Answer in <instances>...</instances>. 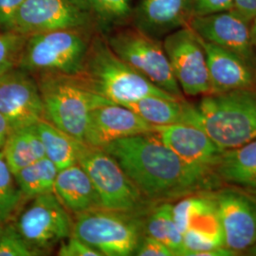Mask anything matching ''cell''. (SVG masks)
<instances>
[{
	"instance_id": "obj_1",
	"label": "cell",
	"mask_w": 256,
	"mask_h": 256,
	"mask_svg": "<svg viewBox=\"0 0 256 256\" xmlns=\"http://www.w3.org/2000/svg\"><path fill=\"white\" fill-rule=\"evenodd\" d=\"M112 156L142 196L154 204L220 187L218 176L187 164L154 132L120 138L101 147Z\"/></svg>"
},
{
	"instance_id": "obj_2",
	"label": "cell",
	"mask_w": 256,
	"mask_h": 256,
	"mask_svg": "<svg viewBox=\"0 0 256 256\" xmlns=\"http://www.w3.org/2000/svg\"><path fill=\"white\" fill-rule=\"evenodd\" d=\"M183 124L200 128L223 150L256 140V92L243 88L210 93L198 104H186Z\"/></svg>"
},
{
	"instance_id": "obj_3",
	"label": "cell",
	"mask_w": 256,
	"mask_h": 256,
	"mask_svg": "<svg viewBox=\"0 0 256 256\" xmlns=\"http://www.w3.org/2000/svg\"><path fill=\"white\" fill-rule=\"evenodd\" d=\"M72 77L86 90L122 106L147 96L176 98L124 62L101 34H92L82 68Z\"/></svg>"
},
{
	"instance_id": "obj_4",
	"label": "cell",
	"mask_w": 256,
	"mask_h": 256,
	"mask_svg": "<svg viewBox=\"0 0 256 256\" xmlns=\"http://www.w3.org/2000/svg\"><path fill=\"white\" fill-rule=\"evenodd\" d=\"M92 28H64L27 37L18 68L39 76H74L82 68Z\"/></svg>"
},
{
	"instance_id": "obj_5",
	"label": "cell",
	"mask_w": 256,
	"mask_h": 256,
	"mask_svg": "<svg viewBox=\"0 0 256 256\" xmlns=\"http://www.w3.org/2000/svg\"><path fill=\"white\" fill-rule=\"evenodd\" d=\"M34 77L42 96L45 120L82 142L92 110L114 104L86 90L72 76L44 74Z\"/></svg>"
},
{
	"instance_id": "obj_6",
	"label": "cell",
	"mask_w": 256,
	"mask_h": 256,
	"mask_svg": "<svg viewBox=\"0 0 256 256\" xmlns=\"http://www.w3.org/2000/svg\"><path fill=\"white\" fill-rule=\"evenodd\" d=\"M144 216L96 208L75 216L72 234L102 256H134L142 238Z\"/></svg>"
},
{
	"instance_id": "obj_7",
	"label": "cell",
	"mask_w": 256,
	"mask_h": 256,
	"mask_svg": "<svg viewBox=\"0 0 256 256\" xmlns=\"http://www.w3.org/2000/svg\"><path fill=\"white\" fill-rule=\"evenodd\" d=\"M78 164L90 178L104 208L146 216L152 207L119 162L101 147L80 142Z\"/></svg>"
},
{
	"instance_id": "obj_8",
	"label": "cell",
	"mask_w": 256,
	"mask_h": 256,
	"mask_svg": "<svg viewBox=\"0 0 256 256\" xmlns=\"http://www.w3.org/2000/svg\"><path fill=\"white\" fill-rule=\"evenodd\" d=\"M111 50L158 88L184 100L174 78L162 42L148 36L137 28H118L102 34Z\"/></svg>"
},
{
	"instance_id": "obj_9",
	"label": "cell",
	"mask_w": 256,
	"mask_h": 256,
	"mask_svg": "<svg viewBox=\"0 0 256 256\" xmlns=\"http://www.w3.org/2000/svg\"><path fill=\"white\" fill-rule=\"evenodd\" d=\"M173 216L182 234L183 256H200L204 252L225 246L210 191L192 194L178 200L173 204Z\"/></svg>"
},
{
	"instance_id": "obj_10",
	"label": "cell",
	"mask_w": 256,
	"mask_h": 256,
	"mask_svg": "<svg viewBox=\"0 0 256 256\" xmlns=\"http://www.w3.org/2000/svg\"><path fill=\"white\" fill-rule=\"evenodd\" d=\"M38 256L45 254L72 236L74 220L54 192L30 200L14 223Z\"/></svg>"
},
{
	"instance_id": "obj_11",
	"label": "cell",
	"mask_w": 256,
	"mask_h": 256,
	"mask_svg": "<svg viewBox=\"0 0 256 256\" xmlns=\"http://www.w3.org/2000/svg\"><path fill=\"white\" fill-rule=\"evenodd\" d=\"M223 232L224 245L236 254L256 242V192L228 185L210 191Z\"/></svg>"
},
{
	"instance_id": "obj_12",
	"label": "cell",
	"mask_w": 256,
	"mask_h": 256,
	"mask_svg": "<svg viewBox=\"0 0 256 256\" xmlns=\"http://www.w3.org/2000/svg\"><path fill=\"white\" fill-rule=\"evenodd\" d=\"M162 46L183 95L196 97L210 94L206 55L200 38L192 28L187 26L169 34Z\"/></svg>"
},
{
	"instance_id": "obj_13",
	"label": "cell",
	"mask_w": 256,
	"mask_h": 256,
	"mask_svg": "<svg viewBox=\"0 0 256 256\" xmlns=\"http://www.w3.org/2000/svg\"><path fill=\"white\" fill-rule=\"evenodd\" d=\"M90 16L72 0H24L9 30L30 36L64 28H92Z\"/></svg>"
},
{
	"instance_id": "obj_14",
	"label": "cell",
	"mask_w": 256,
	"mask_h": 256,
	"mask_svg": "<svg viewBox=\"0 0 256 256\" xmlns=\"http://www.w3.org/2000/svg\"><path fill=\"white\" fill-rule=\"evenodd\" d=\"M0 114L10 131L45 120L41 92L32 74L16 68L0 76Z\"/></svg>"
},
{
	"instance_id": "obj_15",
	"label": "cell",
	"mask_w": 256,
	"mask_h": 256,
	"mask_svg": "<svg viewBox=\"0 0 256 256\" xmlns=\"http://www.w3.org/2000/svg\"><path fill=\"white\" fill-rule=\"evenodd\" d=\"M250 22L236 9L194 16L189 27L202 40L229 50L254 66L256 52L250 36Z\"/></svg>"
},
{
	"instance_id": "obj_16",
	"label": "cell",
	"mask_w": 256,
	"mask_h": 256,
	"mask_svg": "<svg viewBox=\"0 0 256 256\" xmlns=\"http://www.w3.org/2000/svg\"><path fill=\"white\" fill-rule=\"evenodd\" d=\"M153 132L184 162L216 174V168L225 150L218 147L202 129L178 124L153 126Z\"/></svg>"
},
{
	"instance_id": "obj_17",
	"label": "cell",
	"mask_w": 256,
	"mask_h": 256,
	"mask_svg": "<svg viewBox=\"0 0 256 256\" xmlns=\"http://www.w3.org/2000/svg\"><path fill=\"white\" fill-rule=\"evenodd\" d=\"M153 132V126L133 110L117 104H108L92 110L84 142L104 147L124 138Z\"/></svg>"
},
{
	"instance_id": "obj_18",
	"label": "cell",
	"mask_w": 256,
	"mask_h": 256,
	"mask_svg": "<svg viewBox=\"0 0 256 256\" xmlns=\"http://www.w3.org/2000/svg\"><path fill=\"white\" fill-rule=\"evenodd\" d=\"M192 18V0H138L134 7V27L156 39L187 27Z\"/></svg>"
},
{
	"instance_id": "obj_19",
	"label": "cell",
	"mask_w": 256,
	"mask_h": 256,
	"mask_svg": "<svg viewBox=\"0 0 256 256\" xmlns=\"http://www.w3.org/2000/svg\"><path fill=\"white\" fill-rule=\"evenodd\" d=\"M200 41L206 55L210 93H223L254 86V68L243 58L202 38Z\"/></svg>"
},
{
	"instance_id": "obj_20",
	"label": "cell",
	"mask_w": 256,
	"mask_h": 256,
	"mask_svg": "<svg viewBox=\"0 0 256 256\" xmlns=\"http://www.w3.org/2000/svg\"><path fill=\"white\" fill-rule=\"evenodd\" d=\"M54 192L74 216L102 207L101 198L90 178L79 164L58 171Z\"/></svg>"
},
{
	"instance_id": "obj_21",
	"label": "cell",
	"mask_w": 256,
	"mask_h": 256,
	"mask_svg": "<svg viewBox=\"0 0 256 256\" xmlns=\"http://www.w3.org/2000/svg\"><path fill=\"white\" fill-rule=\"evenodd\" d=\"M221 182L256 192V140L225 150L216 168Z\"/></svg>"
},
{
	"instance_id": "obj_22",
	"label": "cell",
	"mask_w": 256,
	"mask_h": 256,
	"mask_svg": "<svg viewBox=\"0 0 256 256\" xmlns=\"http://www.w3.org/2000/svg\"><path fill=\"white\" fill-rule=\"evenodd\" d=\"M2 153L14 174L45 158L44 146L37 132L36 124L10 131L2 148Z\"/></svg>"
},
{
	"instance_id": "obj_23",
	"label": "cell",
	"mask_w": 256,
	"mask_h": 256,
	"mask_svg": "<svg viewBox=\"0 0 256 256\" xmlns=\"http://www.w3.org/2000/svg\"><path fill=\"white\" fill-rule=\"evenodd\" d=\"M86 12L95 27L106 34L113 30L124 27L132 20L134 7L132 0H72Z\"/></svg>"
},
{
	"instance_id": "obj_24",
	"label": "cell",
	"mask_w": 256,
	"mask_h": 256,
	"mask_svg": "<svg viewBox=\"0 0 256 256\" xmlns=\"http://www.w3.org/2000/svg\"><path fill=\"white\" fill-rule=\"evenodd\" d=\"M144 234L164 243L174 256H183L182 234L173 216V203L160 202L147 212L144 218Z\"/></svg>"
},
{
	"instance_id": "obj_25",
	"label": "cell",
	"mask_w": 256,
	"mask_h": 256,
	"mask_svg": "<svg viewBox=\"0 0 256 256\" xmlns=\"http://www.w3.org/2000/svg\"><path fill=\"white\" fill-rule=\"evenodd\" d=\"M36 129L43 144L46 158L54 164L58 170L78 164L80 140L46 120H40L36 124Z\"/></svg>"
},
{
	"instance_id": "obj_26",
	"label": "cell",
	"mask_w": 256,
	"mask_h": 256,
	"mask_svg": "<svg viewBox=\"0 0 256 256\" xmlns=\"http://www.w3.org/2000/svg\"><path fill=\"white\" fill-rule=\"evenodd\" d=\"M185 100L160 96H147L124 104L152 126H168L184 124Z\"/></svg>"
},
{
	"instance_id": "obj_27",
	"label": "cell",
	"mask_w": 256,
	"mask_h": 256,
	"mask_svg": "<svg viewBox=\"0 0 256 256\" xmlns=\"http://www.w3.org/2000/svg\"><path fill=\"white\" fill-rule=\"evenodd\" d=\"M58 168L48 158H43L14 173L16 180L25 200L54 191Z\"/></svg>"
},
{
	"instance_id": "obj_28",
	"label": "cell",
	"mask_w": 256,
	"mask_h": 256,
	"mask_svg": "<svg viewBox=\"0 0 256 256\" xmlns=\"http://www.w3.org/2000/svg\"><path fill=\"white\" fill-rule=\"evenodd\" d=\"M24 198L10 169L2 150L0 151V226L10 222Z\"/></svg>"
},
{
	"instance_id": "obj_29",
	"label": "cell",
	"mask_w": 256,
	"mask_h": 256,
	"mask_svg": "<svg viewBox=\"0 0 256 256\" xmlns=\"http://www.w3.org/2000/svg\"><path fill=\"white\" fill-rule=\"evenodd\" d=\"M27 37L12 30H0V76L18 68Z\"/></svg>"
},
{
	"instance_id": "obj_30",
	"label": "cell",
	"mask_w": 256,
	"mask_h": 256,
	"mask_svg": "<svg viewBox=\"0 0 256 256\" xmlns=\"http://www.w3.org/2000/svg\"><path fill=\"white\" fill-rule=\"evenodd\" d=\"M38 254L21 236L14 223L0 226V256H37Z\"/></svg>"
},
{
	"instance_id": "obj_31",
	"label": "cell",
	"mask_w": 256,
	"mask_h": 256,
	"mask_svg": "<svg viewBox=\"0 0 256 256\" xmlns=\"http://www.w3.org/2000/svg\"><path fill=\"white\" fill-rule=\"evenodd\" d=\"M57 254L59 256H102L98 250L74 236V234L59 245Z\"/></svg>"
},
{
	"instance_id": "obj_32",
	"label": "cell",
	"mask_w": 256,
	"mask_h": 256,
	"mask_svg": "<svg viewBox=\"0 0 256 256\" xmlns=\"http://www.w3.org/2000/svg\"><path fill=\"white\" fill-rule=\"evenodd\" d=\"M234 9V0H192V18Z\"/></svg>"
},
{
	"instance_id": "obj_33",
	"label": "cell",
	"mask_w": 256,
	"mask_h": 256,
	"mask_svg": "<svg viewBox=\"0 0 256 256\" xmlns=\"http://www.w3.org/2000/svg\"><path fill=\"white\" fill-rule=\"evenodd\" d=\"M134 256H174L173 252L164 243L146 234H144L140 239Z\"/></svg>"
},
{
	"instance_id": "obj_34",
	"label": "cell",
	"mask_w": 256,
	"mask_h": 256,
	"mask_svg": "<svg viewBox=\"0 0 256 256\" xmlns=\"http://www.w3.org/2000/svg\"><path fill=\"white\" fill-rule=\"evenodd\" d=\"M24 0H0V30H9L12 18Z\"/></svg>"
},
{
	"instance_id": "obj_35",
	"label": "cell",
	"mask_w": 256,
	"mask_h": 256,
	"mask_svg": "<svg viewBox=\"0 0 256 256\" xmlns=\"http://www.w3.org/2000/svg\"><path fill=\"white\" fill-rule=\"evenodd\" d=\"M234 9L252 21L256 18V0H234Z\"/></svg>"
},
{
	"instance_id": "obj_36",
	"label": "cell",
	"mask_w": 256,
	"mask_h": 256,
	"mask_svg": "<svg viewBox=\"0 0 256 256\" xmlns=\"http://www.w3.org/2000/svg\"><path fill=\"white\" fill-rule=\"evenodd\" d=\"M10 132V129L7 120L0 114V151L4 147Z\"/></svg>"
},
{
	"instance_id": "obj_37",
	"label": "cell",
	"mask_w": 256,
	"mask_h": 256,
	"mask_svg": "<svg viewBox=\"0 0 256 256\" xmlns=\"http://www.w3.org/2000/svg\"><path fill=\"white\" fill-rule=\"evenodd\" d=\"M252 24L250 25V36H252V41L256 52V18L252 19Z\"/></svg>"
},
{
	"instance_id": "obj_38",
	"label": "cell",
	"mask_w": 256,
	"mask_h": 256,
	"mask_svg": "<svg viewBox=\"0 0 256 256\" xmlns=\"http://www.w3.org/2000/svg\"><path fill=\"white\" fill-rule=\"evenodd\" d=\"M247 256H256V242L246 252Z\"/></svg>"
}]
</instances>
